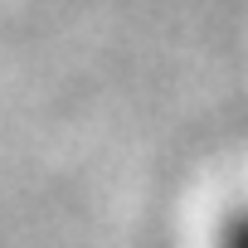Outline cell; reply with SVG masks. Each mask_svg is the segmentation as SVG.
<instances>
[{
  "label": "cell",
  "mask_w": 248,
  "mask_h": 248,
  "mask_svg": "<svg viewBox=\"0 0 248 248\" xmlns=\"http://www.w3.org/2000/svg\"><path fill=\"white\" fill-rule=\"evenodd\" d=\"M214 248H248V204L229 209V219L219 224V243Z\"/></svg>",
  "instance_id": "cell-1"
}]
</instances>
